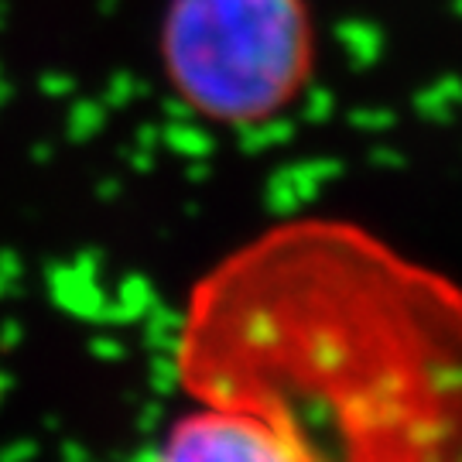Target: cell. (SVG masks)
Instances as JSON below:
<instances>
[{"label":"cell","instance_id":"1","mask_svg":"<svg viewBox=\"0 0 462 462\" xmlns=\"http://www.w3.org/2000/svg\"><path fill=\"white\" fill-rule=\"evenodd\" d=\"M189 397L148 462H462V284L370 226L291 216L189 288Z\"/></svg>","mask_w":462,"mask_h":462},{"label":"cell","instance_id":"2","mask_svg":"<svg viewBox=\"0 0 462 462\" xmlns=\"http://www.w3.org/2000/svg\"><path fill=\"white\" fill-rule=\"evenodd\" d=\"M158 66L171 97L209 127L274 124L319 66L312 0H168Z\"/></svg>","mask_w":462,"mask_h":462}]
</instances>
